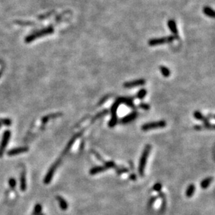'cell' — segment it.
Returning a JSON list of instances; mask_svg holds the SVG:
<instances>
[{
  "label": "cell",
  "instance_id": "cell-29",
  "mask_svg": "<svg viewBox=\"0 0 215 215\" xmlns=\"http://www.w3.org/2000/svg\"><path fill=\"white\" fill-rule=\"evenodd\" d=\"M162 185L161 183H156L154 186H153L152 187V189L153 190H155L156 191V192H161V190H162Z\"/></svg>",
  "mask_w": 215,
  "mask_h": 215
},
{
  "label": "cell",
  "instance_id": "cell-34",
  "mask_svg": "<svg viewBox=\"0 0 215 215\" xmlns=\"http://www.w3.org/2000/svg\"><path fill=\"white\" fill-rule=\"evenodd\" d=\"M130 179L132 180V181H136V176L134 173H132V174H131L130 176Z\"/></svg>",
  "mask_w": 215,
  "mask_h": 215
},
{
  "label": "cell",
  "instance_id": "cell-5",
  "mask_svg": "<svg viewBox=\"0 0 215 215\" xmlns=\"http://www.w3.org/2000/svg\"><path fill=\"white\" fill-rule=\"evenodd\" d=\"M166 126V123L165 120H160V121L157 122H152V123H148L142 125L141 130L143 131H148L151 130H154V129H159V128H163Z\"/></svg>",
  "mask_w": 215,
  "mask_h": 215
},
{
  "label": "cell",
  "instance_id": "cell-24",
  "mask_svg": "<svg viewBox=\"0 0 215 215\" xmlns=\"http://www.w3.org/2000/svg\"><path fill=\"white\" fill-rule=\"evenodd\" d=\"M108 114V111H107V109L103 110V112H100V113H98V114L95 116V117L93 118V119L92 120H91V123H93V121H95V120H96L97 119H100V118L104 116V115H106V114Z\"/></svg>",
  "mask_w": 215,
  "mask_h": 215
},
{
  "label": "cell",
  "instance_id": "cell-36",
  "mask_svg": "<svg viewBox=\"0 0 215 215\" xmlns=\"http://www.w3.org/2000/svg\"><path fill=\"white\" fill-rule=\"evenodd\" d=\"M1 127H2V123H0V128H1Z\"/></svg>",
  "mask_w": 215,
  "mask_h": 215
},
{
  "label": "cell",
  "instance_id": "cell-26",
  "mask_svg": "<svg viewBox=\"0 0 215 215\" xmlns=\"http://www.w3.org/2000/svg\"><path fill=\"white\" fill-rule=\"evenodd\" d=\"M116 173L118 175H122L123 173H127L129 172V170L128 168H124V167H121V168H119L116 167Z\"/></svg>",
  "mask_w": 215,
  "mask_h": 215
},
{
  "label": "cell",
  "instance_id": "cell-25",
  "mask_svg": "<svg viewBox=\"0 0 215 215\" xmlns=\"http://www.w3.org/2000/svg\"><path fill=\"white\" fill-rule=\"evenodd\" d=\"M193 116H194V118H195L196 119L199 120H202V121H203V119H205V116H204L202 113H201L199 111H196L194 113H193Z\"/></svg>",
  "mask_w": 215,
  "mask_h": 215
},
{
  "label": "cell",
  "instance_id": "cell-31",
  "mask_svg": "<svg viewBox=\"0 0 215 215\" xmlns=\"http://www.w3.org/2000/svg\"><path fill=\"white\" fill-rule=\"evenodd\" d=\"M92 153H93V155L95 156L97 159H98V160H100V162H104V160H103V158H102V157L100 155V154H99V153H98L96 151H95V150H92Z\"/></svg>",
  "mask_w": 215,
  "mask_h": 215
},
{
  "label": "cell",
  "instance_id": "cell-17",
  "mask_svg": "<svg viewBox=\"0 0 215 215\" xmlns=\"http://www.w3.org/2000/svg\"><path fill=\"white\" fill-rule=\"evenodd\" d=\"M212 181H213V178H212V177H208V178L203 180L201 182V188L203 189H207V188L209 186V185L211 184Z\"/></svg>",
  "mask_w": 215,
  "mask_h": 215
},
{
  "label": "cell",
  "instance_id": "cell-3",
  "mask_svg": "<svg viewBox=\"0 0 215 215\" xmlns=\"http://www.w3.org/2000/svg\"><path fill=\"white\" fill-rule=\"evenodd\" d=\"M178 39V36H175V35H171V36H168L166 37L158 38V39H152L148 41V45L150 46H157V45H163L164 43H172L175 40Z\"/></svg>",
  "mask_w": 215,
  "mask_h": 215
},
{
  "label": "cell",
  "instance_id": "cell-27",
  "mask_svg": "<svg viewBox=\"0 0 215 215\" xmlns=\"http://www.w3.org/2000/svg\"><path fill=\"white\" fill-rule=\"evenodd\" d=\"M0 123H2V125L9 126L11 125V120L9 119H0Z\"/></svg>",
  "mask_w": 215,
  "mask_h": 215
},
{
  "label": "cell",
  "instance_id": "cell-1",
  "mask_svg": "<svg viewBox=\"0 0 215 215\" xmlns=\"http://www.w3.org/2000/svg\"><path fill=\"white\" fill-rule=\"evenodd\" d=\"M123 103V97H119L116 99L114 104H112L110 109L112 114V119L108 123V125L110 128H113L118 123V117H117V111L120 104Z\"/></svg>",
  "mask_w": 215,
  "mask_h": 215
},
{
  "label": "cell",
  "instance_id": "cell-13",
  "mask_svg": "<svg viewBox=\"0 0 215 215\" xmlns=\"http://www.w3.org/2000/svg\"><path fill=\"white\" fill-rule=\"evenodd\" d=\"M20 190L22 192H25L26 189V173L25 171H23L20 175Z\"/></svg>",
  "mask_w": 215,
  "mask_h": 215
},
{
  "label": "cell",
  "instance_id": "cell-9",
  "mask_svg": "<svg viewBox=\"0 0 215 215\" xmlns=\"http://www.w3.org/2000/svg\"><path fill=\"white\" fill-rule=\"evenodd\" d=\"M146 84V80L144 79H135L133 81L125 82L123 84V87L126 88H131L136 87H139V86H143Z\"/></svg>",
  "mask_w": 215,
  "mask_h": 215
},
{
  "label": "cell",
  "instance_id": "cell-32",
  "mask_svg": "<svg viewBox=\"0 0 215 215\" xmlns=\"http://www.w3.org/2000/svg\"><path fill=\"white\" fill-rule=\"evenodd\" d=\"M156 199H157V197H152L151 198H150V201H148V208H151V207L153 205V203H155V201H156Z\"/></svg>",
  "mask_w": 215,
  "mask_h": 215
},
{
  "label": "cell",
  "instance_id": "cell-15",
  "mask_svg": "<svg viewBox=\"0 0 215 215\" xmlns=\"http://www.w3.org/2000/svg\"><path fill=\"white\" fill-rule=\"evenodd\" d=\"M62 115L61 113H56V114H51L49 115L45 116V117L41 119V123L43 125H45V123H47L48 122V120L52 119H55V118H57L59 117L60 116Z\"/></svg>",
  "mask_w": 215,
  "mask_h": 215
},
{
  "label": "cell",
  "instance_id": "cell-6",
  "mask_svg": "<svg viewBox=\"0 0 215 215\" xmlns=\"http://www.w3.org/2000/svg\"><path fill=\"white\" fill-rule=\"evenodd\" d=\"M61 162V159L60 158V159L56 160V162L50 168L49 170H48V172L47 173L44 179V183L45 185H48L51 182V181H52L54 174H55L56 168H58Z\"/></svg>",
  "mask_w": 215,
  "mask_h": 215
},
{
  "label": "cell",
  "instance_id": "cell-10",
  "mask_svg": "<svg viewBox=\"0 0 215 215\" xmlns=\"http://www.w3.org/2000/svg\"><path fill=\"white\" fill-rule=\"evenodd\" d=\"M28 150H29V148L27 146L15 148H12L9 150V151L7 152V155L9 156V157H12V156H15L19 154H21V153L27 152Z\"/></svg>",
  "mask_w": 215,
  "mask_h": 215
},
{
  "label": "cell",
  "instance_id": "cell-12",
  "mask_svg": "<svg viewBox=\"0 0 215 215\" xmlns=\"http://www.w3.org/2000/svg\"><path fill=\"white\" fill-rule=\"evenodd\" d=\"M167 25H168V29H170V31L173 34V35H175V36H178V28H177L176 23L175 22L174 20H172V19L168 20Z\"/></svg>",
  "mask_w": 215,
  "mask_h": 215
},
{
  "label": "cell",
  "instance_id": "cell-22",
  "mask_svg": "<svg viewBox=\"0 0 215 215\" xmlns=\"http://www.w3.org/2000/svg\"><path fill=\"white\" fill-rule=\"evenodd\" d=\"M146 94H147V91L145 89V88H142V89L139 90L138 91V93H136V97L138 99H140V100H141V99H144L145 97H146Z\"/></svg>",
  "mask_w": 215,
  "mask_h": 215
},
{
  "label": "cell",
  "instance_id": "cell-30",
  "mask_svg": "<svg viewBox=\"0 0 215 215\" xmlns=\"http://www.w3.org/2000/svg\"><path fill=\"white\" fill-rule=\"evenodd\" d=\"M138 107H139V108L142 109L144 110H149L150 108L149 104H146V103H140L139 104Z\"/></svg>",
  "mask_w": 215,
  "mask_h": 215
},
{
  "label": "cell",
  "instance_id": "cell-14",
  "mask_svg": "<svg viewBox=\"0 0 215 215\" xmlns=\"http://www.w3.org/2000/svg\"><path fill=\"white\" fill-rule=\"evenodd\" d=\"M56 198L59 202V206L61 209H62V210H66L68 208V204L66 202V201L64 199L63 197H60V196H56Z\"/></svg>",
  "mask_w": 215,
  "mask_h": 215
},
{
  "label": "cell",
  "instance_id": "cell-8",
  "mask_svg": "<svg viewBox=\"0 0 215 215\" xmlns=\"http://www.w3.org/2000/svg\"><path fill=\"white\" fill-rule=\"evenodd\" d=\"M84 131H85V129H84V130H82V131H80L79 132H78V133H77V134H75V135H74L73 136H72V137L71 139V140L69 141V142L68 143V144L66 145V146L65 148H64L63 151V152H62V155H61L64 156V155H66L67 154V153L68 152V151H69L70 150H71V148H72V146H73V144H74V143H75V141H76L77 139L78 138H79V136H81L83 133H84Z\"/></svg>",
  "mask_w": 215,
  "mask_h": 215
},
{
  "label": "cell",
  "instance_id": "cell-2",
  "mask_svg": "<svg viewBox=\"0 0 215 215\" xmlns=\"http://www.w3.org/2000/svg\"><path fill=\"white\" fill-rule=\"evenodd\" d=\"M151 150V146L148 144L147 146L145 147L144 150V152L142 153V155L140 158V161H139V173L141 177L144 176V171L145 168H146V161L148 157L149 153Z\"/></svg>",
  "mask_w": 215,
  "mask_h": 215
},
{
  "label": "cell",
  "instance_id": "cell-33",
  "mask_svg": "<svg viewBox=\"0 0 215 215\" xmlns=\"http://www.w3.org/2000/svg\"><path fill=\"white\" fill-rule=\"evenodd\" d=\"M193 128H194V130H203V129H204L203 126H202V125H195Z\"/></svg>",
  "mask_w": 215,
  "mask_h": 215
},
{
  "label": "cell",
  "instance_id": "cell-18",
  "mask_svg": "<svg viewBox=\"0 0 215 215\" xmlns=\"http://www.w3.org/2000/svg\"><path fill=\"white\" fill-rule=\"evenodd\" d=\"M196 187L194 186V185L191 184L189 185V187H187V189L186 190V192H185V194H186V197L188 198L192 197L193 195V193L195 192Z\"/></svg>",
  "mask_w": 215,
  "mask_h": 215
},
{
  "label": "cell",
  "instance_id": "cell-19",
  "mask_svg": "<svg viewBox=\"0 0 215 215\" xmlns=\"http://www.w3.org/2000/svg\"><path fill=\"white\" fill-rule=\"evenodd\" d=\"M203 13H205L207 16H208V17L212 18H214V15H215L214 11V10L212 9V8L208 7V6H205V7L203 8Z\"/></svg>",
  "mask_w": 215,
  "mask_h": 215
},
{
  "label": "cell",
  "instance_id": "cell-4",
  "mask_svg": "<svg viewBox=\"0 0 215 215\" xmlns=\"http://www.w3.org/2000/svg\"><path fill=\"white\" fill-rule=\"evenodd\" d=\"M54 30H55V29H54L53 26L50 25L49 26H47V27H46V28L43 29L42 30H41V31H38L37 33L33 34L30 35V36L26 37V39H25V42L30 43L31 41H33L34 40L36 39L37 38L44 36H46V35H49V34H52L54 32Z\"/></svg>",
  "mask_w": 215,
  "mask_h": 215
},
{
  "label": "cell",
  "instance_id": "cell-35",
  "mask_svg": "<svg viewBox=\"0 0 215 215\" xmlns=\"http://www.w3.org/2000/svg\"><path fill=\"white\" fill-rule=\"evenodd\" d=\"M39 215H45V214H43H43H42V213H41V214H39Z\"/></svg>",
  "mask_w": 215,
  "mask_h": 215
},
{
  "label": "cell",
  "instance_id": "cell-20",
  "mask_svg": "<svg viewBox=\"0 0 215 215\" xmlns=\"http://www.w3.org/2000/svg\"><path fill=\"white\" fill-rule=\"evenodd\" d=\"M161 73L163 75L164 77H168L170 76L171 75V71L170 70H169L167 67H166L164 66H161L160 67Z\"/></svg>",
  "mask_w": 215,
  "mask_h": 215
},
{
  "label": "cell",
  "instance_id": "cell-11",
  "mask_svg": "<svg viewBox=\"0 0 215 215\" xmlns=\"http://www.w3.org/2000/svg\"><path fill=\"white\" fill-rule=\"evenodd\" d=\"M138 116V112L136 111H134L132 112H131L130 114H129L128 115H126L125 116L122 118L120 119V123H123V124H127V123H130L132 121H133L134 120H135L136 119Z\"/></svg>",
  "mask_w": 215,
  "mask_h": 215
},
{
  "label": "cell",
  "instance_id": "cell-16",
  "mask_svg": "<svg viewBox=\"0 0 215 215\" xmlns=\"http://www.w3.org/2000/svg\"><path fill=\"white\" fill-rule=\"evenodd\" d=\"M107 170L106 167L104 166H95V167L92 168L89 171V173L91 175H95L98 173H102L104 171Z\"/></svg>",
  "mask_w": 215,
  "mask_h": 215
},
{
  "label": "cell",
  "instance_id": "cell-28",
  "mask_svg": "<svg viewBox=\"0 0 215 215\" xmlns=\"http://www.w3.org/2000/svg\"><path fill=\"white\" fill-rule=\"evenodd\" d=\"M9 186L12 189H14L15 187H16V181H15V179L14 178H10L9 180Z\"/></svg>",
  "mask_w": 215,
  "mask_h": 215
},
{
  "label": "cell",
  "instance_id": "cell-23",
  "mask_svg": "<svg viewBox=\"0 0 215 215\" xmlns=\"http://www.w3.org/2000/svg\"><path fill=\"white\" fill-rule=\"evenodd\" d=\"M104 164V166H105L107 169L109 168H116L117 166L116 164L113 162V161H109V162H103Z\"/></svg>",
  "mask_w": 215,
  "mask_h": 215
},
{
  "label": "cell",
  "instance_id": "cell-21",
  "mask_svg": "<svg viewBox=\"0 0 215 215\" xmlns=\"http://www.w3.org/2000/svg\"><path fill=\"white\" fill-rule=\"evenodd\" d=\"M42 211V205L40 203H37L35 205L33 212H32L31 215H39L41 214Z\"/></svg>",
  "mask_w": 215,
  "mask_h": 215
},
{
  "label": "cell",
  "instance_id": "cell-7",
  "mask_svg": "<svg viewBox=\"0 0 215 215\" xmlns=\"http://www.w3.org/2000/svg\"><path fill=\"white\" fill-rule=\"evenodd\" d=\"M10 137V130L5 131L3 134V136H2L1 144H0V158L3 157L4 153L5 152V149H6L7 144L9 143Z\"/></svg>",
  "mask_w": 215,
  "mask_h": 215
}]
</instances>
